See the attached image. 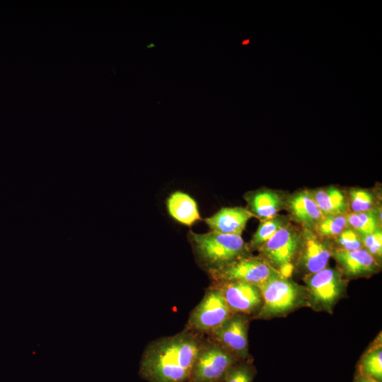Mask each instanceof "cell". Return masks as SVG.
I'll list each match as a JSON object with an SVG mask.
<instances>
[{"label": "cell", "mask_w": 382, "mask_h": 382, "mask_svg": "<svg viewBox=\"0 0 382 382\" xmlns=\"http://www.w3.org/2000/svg\"><path fill=\"white\" fill-rule=\"evenodd\" d=\"M311 192L324 216L345 214L349 212L347 197L339 188L328 186L311 190Z\"/></svg>", "instance_id": "obj_16"}, {"label": "cell", "mask_w": 382, "mask_h": 382, "mask_svg": "<svg viewBox=\"0 0 382 382\" xmlns=\"http://www.w3.org/2000/svg\"><path fill=\"white\" fill-rule=\"evenodd\" d=\"M286 207L290 217L303 228L313 231L324 217L314 201L311 190L299 191L289 196L286 199Z\"/></svg>", "instance_id": "obj_11"}, {"label": "cell", "mask_w": 382, "mask_h": 382, "mask_svg": "<svg viewBox=\"0 0 382 382\" xmlns=\"http://www.w3.org/2000/svg\"><path fill=\"white\" fill-rule=\"evenodd\" d=\"M289 218L277 215L271 219L261 220L253 234L250 244L253 248H259L267 241L278 230L289 224Z\"/></svg>", "instance_id": "obj_20"}, {"label": "cell", "mask_w": 382, "mask_h": 382, "mask_svg": "<svg viewBox=\"0 0 382 382\" xmlns=\"http://www.w3.org/2000/svg\"><path fill=\"white\" fill-rule=\"evenodd\" d=\"M335 241L337 249L352 251L363 248L361 236L349 227L337 236Z\"/></svg>", "instance_id": "obj_23"}, {"label": "cell", "mask_w": 382, "mask_h": 382, "mask_svg": "<svg viewBox=\"0 0 382 382\" xmlns=\"http://www.w3.org/2000/svg\"><path fill=\"white\" fill-rule=\"evenodd\" d=\"M223 381H224V380H223ZM215 381V382H224V381Z\"/></svg>", "instance_id": "obj_27"}, {"label": "cell", "mask_w": 382, "mask_h": 382, "mask_svg": "<svg viewBox=\"0 0 382 382\" xmlns=\"http://www.w3.org/2000/svg\"><path fill=\"white\" fill-rule=\"evenodd\" d=\"M201 347L189 332L156 340L145 350L139 374L149 382H187Z\"/></svg>", "instance_id": "obj_1"}, {"label": "cell", "mask_w": 382, "mask_h": 382, "mask_svg": "<svg viewBox=\"0 0 382 382\" xmlns=\"http://www.w3.org/2000/svg\"><path fill=\"white\" fill-rule=\"evenodd\" d=\"M349 209L351 212H363L377 209V200L375 195L370 190L353 187L347 195Z\"/></svg>", "instance_id": "obj_21"}, {"label": "cell", "mask_w": 382, "mask_h": 382, "mask_svg": "<svg viewBox=\"0 0 382 382\" xmlns=\"http://www.w3.org/2000/svg\"><path fill=\"white\" fill-rule=\"evenodd\" d=\"M236 364L229 351L221 346L202 345L194 362L188 382L223 381L228 371Z\"/></svg>", "instance_id": "obj_5"}, {"label": "cell", "mask_w": 382, "mask_h": 382, "mask_svg": "<svg viewBox=\"0 0 382 382\" xmlns=\"http://www.w3.org/2000/svg\"><path fill=\"white\" fill-rule=\"evenodd\" d=\"M192 245L198 257L210 269L226 265L245 255L247 245L241 236L215 231L206 233L190 232Z\"/></svg>", "instance_id": "obj_2"}, {"label": "cell", "mask_w": 382, "mask_h": 382, "mask_svg": "<svg viewBox=\"0 0 382 382\" xmlns=\"http://www.w3.org/2000/svg\"><path fill=\"white\" fill-rule=\"evenodd\" d=\"M253 216L248 209L241 207H224L205 221L213 231L241 236L248 221Z\"/></svg>", "instance_id": "obj_14"}, {"label": "cell", "mask_w": 382, "mask_h": 382, "mask_svg": "<svg viewBox=\"0 0 382 382\" xmlns=\"http://www.w3.org/2000/svg\"><path fill=\"white\" fill-rule=\"evenodd\" d=\"M354 382H378L373 378L368 377L366 376H364L361 374H358L357 376L354 378Z\"/></svg>", "instance_id": "obj_26"}, {"label": "cell", "mask_w": 382, "mask_h": 382, "mask_svg": "<svg viewBox=\"0 0 382 382\" xmlns=\"http://www.w3.org/2000/svg\"><path fill=\"white\" fill-rule=\"evenodd\" d=\"M305 282L314 301L325 307L335 302L343 288L340 273L328 267L308 274Z\"/></svg>", "instance_id": "obj_9"}, {"label": "cell", "mask_w": 382, "mask_h": 382, "mask_svg": "<svg viewBox=\"0 0 382 382\" xmlns=\"http://www.w3.org/2000/svg\"><path fill=\"white\" fill-rule=\"evenodd\" d=\"M255 372L252 366L234 364L226 373L224 382H253Z\"/></svg>", "instance_id": "obj_25"}, {"label": "cell", "mask_w": 382, "mask_h": 382, "mask_svg": "<svg viewBox=\"0 0 382 382\" xmlns=\"http://www.w3.org/2000/svg\"><path fill=\"white\" fill-rule=\"evenodd\" d=\"M209 272L220 282H243L257 286L282 274L262 257L245 255L221 267L210 269Z\"/></svg>", "instance_id": "obj_3"}, {"label": "cell", "mask_w": 382, "mask_h": 382, "mask_svg": "<svg viewBox=\"0 0 382 382\" xmlns=\"http://www.w3.org/2000/svg\"><path fill=\"white\" fill-rule=\"evenodd\" d=\"M212 333L215 339L230 352L241 357H247V323L243 318L236 316L231 317Z\"/></svg>", "instance_id": "obj_12"}, {"label": "cell", "mask_w": 382, "mask_h": 382, "mask_svg": "<svg viewBox=\"0 0 382 382\" xmlns=\"http://www.w3.org/2000/svg\"><path fill=\"white\" fill-rule=\"evenodd\" d=\"M359 373L374 380L382 381V348L381 344L373 347L362 357Z\"/></svg>", "instance_id": "obj_19"}, {"label": "cell", "mask_w": 382, "mask_h": 382, "mask_svg": "<svg viewBox=\"0 0 382 382\" xmlns=\"http://www.w3.org/2000/svg\"><path fill=\"white\" fill-rule=\"evenodd\" d=\"M331 257L349 277L368 275L376 272L379 267V262L364 248L352 251L332 249Z\"/></svg>", "instance_id": "obj_13"}, {"label": "cell", "mask_w": 382, "mask_h": 382, "mask_svg": "<svg viewBox=\"0 0 382 382\" xmlns=\"http://www.w3.org/2000/svg\"><path fill=\"white\" fill-rule=\"evenodd\" d=\"M248 210L261 220L271 219L286 207V199L278 192L270 189H260L245 195Z\"/></svg>", "instance_id": "obj_15"}, {"label": "cell", "mask_w": 382, "mask_h": 382, "mask_svg": "<svg viewBox=\"0 0 382 382\" xmlns=\"http://www.w3.org/2000/svg\"><path fill=\"white\" fill-rule=\"evenodd\" d=\"M332 248L325 238L313 230L301 228L299 248V265L310 274L328 267Z\"/></svg>", "instance_id": "obj_8"}, {"label": "cell", "mask_w": 382, "mask_h": 382, "mask_svg": "<svg viewBox=\"0 0 382 382\" xmlns=\"http://www.w3.org/2000/svg\"><path fill=\"white\" fill-rule=\"evenodd\" d=\"M300 231L289 223L258 248L262 257L284 277H288L293 270V260L299 248Z\"/></svg>", "instance_id": "obj_4"}, {"label": "cell", "mask_w": 382, "mask_h": 382, "mask_svg": "<svg viewBox=\"0 0 382 382\" xmlns=\"http://www.w3.org/2000/svg\"><path fill=\"white\" fill-rule=\"evenodd\" d=\"M228 306L219 287L209 290L192 312L189 324L200 332H214L231 317Z\"/></svg>", "instance_id": "obj_7"}, {"label": "cell", "mask_w": 382, "mask_h": 382, "mask_svg": "<svg viewBox=\"0 0 382 382\" xmlns=\"http://www.w3.org/2000/svg\"><path fill=\"white\" fill-rule=\"evenodd\" d=\"M257 287L263 301L260 316L284 313L294 308L299 299V286L282 274L270 279Z\"/></svg>", "instance_id": "obj_6"}, {"label": "cell", "mask_w": 382, "mask_h": 382, "mask_svg": "<svg viewBox=\"0 0 382 382\" xmlns=\"http://www.w3.org/2000/svg\"><path fill=\"white\" fill-rule=\"evenodd\" d=\"M170 215L178 222L191 226L199 219V214L195 201L187 194L182 192L173 193L167 200Z\"/></svg>", "instance_id": "obj_17"}, {"label": "cell", "mask_w": 382, "mask_h": 382, "mask_svg": "<svg viewBox=\"0 0 382 382\" xmlns=\"http://www.w3.org/2000/svg\"><path fill=\"white\" fill-rule=\"evenodd\" d=\"M348 227L355 231L360 236L371 233L381 228L379 208L363 212L346 214Z\"/></svg>", "instance_id": "obj_18"}, {"label": "cell", "mask_w": 382, "mask_h": 382, "mask_svg": "<svg viewBox=\"0 0 382 382\" xmlns=\"http://www.w3.org/2000/svg\"><path fill=\"white\" fill-rule=\"evenodd\" d=\"M346 214L324 216L313 231L323 238L335 239L348 228Z\"/></svg>", "instance_id": "obj_22"}, {"label": "cell", "mask_w": 382, "mask_h": 382, "mask_svg": "<svg viewBox=\"0 0 382 382\" xmlns=\"http://www.w3.org/2000/svg\"><path fill=\"white\" fill-rule=\"evenodd\" d=\"M363 248L367 250L378 262L382 256V229L361 236Z\"/></svg>", "instance_id": "obj_24"}, {"label": "cell", "mask_w": 382, "mask_h": 382, "mask_svg": "<svg viewBox=\"0 0 382 382\" xmlns=\"http://www.w3.org/2000/svg\"><path fill=\"white\" fill-rule=\"evenodd\" d=\"M219 286L231 311L249 313L261 303L258 287L243 282H221Z\"/></svg>", "instance_id": "obj_10"}]
</instances>
